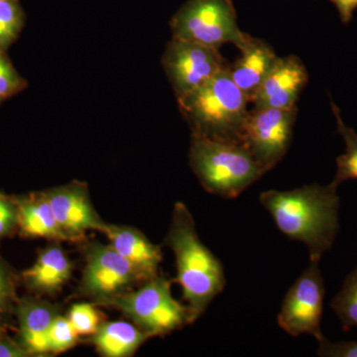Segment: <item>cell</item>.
I'll return each mask as SVG.
<instances>
[{
    "label": "cell",
    "instance_id": "cell-1",
    "mask_svg": "<svg viewBox=\"0 0 357 357\" xmlns=\"http://www.w3.org/2000/svg\"><path fill=\"white\" fill-rule=\"evenodd\" d=\"M259 199L281 232L306 244L310 261L319 262L332 249L340 229L337 188L314 184L291 191L269 190Z\"/></svg>",
    "mask_w": 357,
    "mask_h": 357
},
{
    "label": "cell",
    "instance_id": "cell-2",
    "mask_svg": "<svg viewBox=\"0 0 357 357\" xmlns=\"http://www.w3.org/2000/svg\"><path fill=\"white\" fill-rule=\"evenodd\" d=\"M165 243L175 256L176 282L197 319L225 287L222 263L202 243L192 213L183 203L174 206L172 223Z\"/></svg>",
    "mask_w": 357,
    "mask_h": 357
},
{
    "label": "cell",
    "instance_id": "cell-3",
    "mask_svg": "<svg viewBox=\"0 0 357 357\" xmlns=\"http://www.w3.org/2000/svg\"><path fill=\"white\" fill-rule=\"evenodd\" d=\"M177 100L192 135L241 143L249 100L232 81L229 68Z\"/></svg>",
    "mask_w": 357,
    "mask_h": 357
},
{
    "label": "cell",
    "instance_id": "cell-4",
    "mask_svg": "<svg viewBox=\"0 0 357 357\" xmlns=\"http://www.w3.org/2000/svg\"><path fill=\"white\" fill-rule=\"evenodd\" d=\"M190 165L204 189L225 199L241 196L265 172L243 143L192 135Z\"/></svg>",
    "mask_w": 357,
    "mask_h": 357
},
{
    "label": "cell",
    "instance_id": "cell-5",
    "mask_svg": "<svg viewBox=\"0 0 357 357\" xmlns=\"http://www.w3.org/2000/svg\"><path fill=\"white\" fill-rule=\"evenodd\" d=\"M128 317L150 337H160L196 321L187 305L173 297L171 281L157 275L134 292H122L102 303Z\"/></svg>",
    "mask_w": 357,
    "mask_h": 357
},
{
    "label": "cell",
    "instance_id": "cell-6",
    "mask_svg": "<svg viewBox=\"0 0 357 357\" xmlns=\"http://www.w3.org/2000/svg\"><path fill=\"white\" fill-rule=\"evenodd\" d=\"M172 38L220 49L225 44L241 48L248 33L239 29L231 0H188L170 21Z\"/></svg>",
    "mask_w": 357,
    "mask_h": 357
},
{
    "label": "cell",
    "instance_id": "cell-7",
    "mask_svg": "<svg viewBox=\"0 0 357 357\" xmlns=\"http://www.w3.org/2000/svg\"><path fill=\"white\" fill-rule=\"evenodd\" d=\"M297 112V107H255L248 110L241 143L265 173L272 170L287 154Z\"/></svg>",
    "mask_w": 357,
    "mask_h": 357
},
{
    "label": "cell",
    "instance_id": "cell-8",
    "mask_svg": "<svg viewBox=\"0 0 357 357\" xmlns=\"http://www.w3.org/2000/svg\"><path fill=\"white\" fill-rule=\"evenodd\" d=\"M162 67L177 100L184 98L229 68L220 50L182 40H170Z\"/></svg>",
    "mask_w": 357,
    "mask_h": 357
},
{
    "label": "cell",
    "instance_id": "cell-9",
    "mask_svg": "<svg viewBox=\"0 0 357 357\" xmlns=\"http://www.w3.org/2000/svg\"><path fill=\"white\" fill-rule=\"evenodd\" d=\"M325 284L319 262L311 261L289 289L278 314V325L292 337L310 335L323 340L321 316L325 300Z\"/></svg>",
    "mask_w": 357,
    "mask_h": 357
},
{
    "label": "cell",
    "instance_id": "cell-10",
    "mask_svg": "<svg viewBox=\"0 0 357 357\" xmlns=\"http://www.w3.org/2000/svg\"><path fill=\"white\" fill-rule=\"evenodd\" d=\"M86 258L81 291L98 305L124 292L135 282H142L137 271L109 243H91Z\"/></svg>",
    "mask_w": 357,
    "mask_h": 357
},
{
    "label": "cell",
    "instance_id": "cell-11",
    "mask_svg": "<svg viewBox=\"0 0 357 357\" xmlns=\"http://www.w3.org/2000/svg\"><path fill=\"white\" fill-rule=\"evenodd\" d=\"M43 194L70 243L81 241L88 231L102 232L105 222L93 208L86 185L73 182Z\"/></svg>",
    "mask_w": 357,
    "mask_h": 357
},
{
    "label": "cell",
    "instance_id": "cell-12",
    "mask_svg": "<svg viewBox=\"0 0 357 357\" xmlns=\"http://www.w3.org/2000/svg\"><path fill=\"white\" fill-rule=\"evenodd\" d=\"M309 82V74L297 56L279 58L251 102L255 107L290 109Z\"/></svg>",
    "mask_w": 357,
    "mask_h": 357
},
{
    "label": "cell",
    "instance_id": "cell-13",
    "mask_svg": "<svg viewBox=\"0 0 357 357\" xmlns=\"http://www.w3.org/2000/svg\"><path fill=\"white\" fill-rule=\"evenodd\" d=\"M102 232L109 245L137 271L142 282L159 275L160 263L163 259L161 248L152 243L139 230L105 223Z\"/></svg>",
    "mask_w": 357,
    "mask_h": 357
},
{
    "label": "cell",
    "instance_id": "cell-14",
    "mask_svg": "<svg viewBox=\"0 0 357 357\" xmlns=\"http://www.w3.org/2000/svg\"><path fill=\"white\" fill-rule=\"evenodd\" d=\"M239 51L241 57L229 65V73L232 81L251 102L279 57L269 45L250 35Z\"/></svg>",
    "mask_w": 357,
    "mask_h": 357
},
{
    "label": "cell",
    "instance_id": "cell-15",
    "mask_svg": "<svg viewBox=\"0 0 357 357\" xmlns=\"http://www.w3.org/2000/svg\"><path fill=\"white\" fill-rule=\"evenodd\" d=\"M72 271V261L65 251L59 245H52L39 253L34 264L23 272V277L35 291L54 294L67 283Z\"/></svg>",
    "mask_w": 357,
    "mask_h": 357
},
{
    "label": "cell",
    "instance_id": "cell-16",
    "mask_svg": "<svg viewBox=\"0 0 357 357\" xmlns=\"http://www.w3.org/2000/svg\"><path fill=\"white\" fill-rule=\"evenodd\" d=\"M58 314L56 307L46 302L28 301L21 305L18 311L21 338L23 347L30 354H50L49 333Z\"/></svg>",
    "mask_w": 357,
    "mask_h": 357
},
{
    "label": "cell",
    "instance_id": "cell-17",
    "mask_svg": "<svg viewBox=\"0 0 357 357\" xmlns=\"http://www.w3.org/2000/svg\"><path fill=\"white\" fill-rule=\"evenodd\" d=\"M150 338L134 324L124 321H105L93 335V344L105 357H128Z\"/></svg>",
    "mask_w": 357,
    "mask_h": 357
},
{
    "label": "cell",
    "instance_id": "cell-18",
    "mask_svg": "<svg viewBox=\"0 0 357 357\" xmlns=\"http://www.w3.org/2000/svg\"><path fill=\"white\" fill-rule=\"evenodd\" d=\"M16 210L17 223L26 236L55 241H70L59 225L44 194L20 202Z\"/></svg>",
    "mask_w": 357,
    "mask_h": 357
},
{
    "label": "cell",
    "instance_id": "cell-19",
    "mask_svg": "<svg viewBox=\"0 0 357 357\" xmlns=\"http://www.w3.org/2000/svg\"><path fill=\"white\" fill-rule=\"evenodd\" d=\"M333 115L337 124V133L342 136L345 142L344 154L337 158V172L331 185L337 188L347 180H357V133L354 129L345 126L340 110L331 102Z\"/></svg>",
    "mask_w": 357,
    "mask_h": 357
},
{
    "label": "cell",
    "instance_id": "cell-20",
    "mask_svg": "<svg viewBox=\"0 0 357 357\" xmlns=\"http://www.w3.org/2000/svg\"><path fill=\"white\" fill-rule=\"evenodd\" d=\"M344 332L357 328V268L347 277L342 290L331 302Z\"/></svg>",
    "mask_w": 357,
    "mask_h": 357
},
{
    "label": "cell",
    "instance_id": "cell-21",
    "mask_svg": "<svg viewBox=\"0 0 357 357\" xmlns=\"http://www.w3.org/2000/svg\"><path fill=\"white\" fill-rule=\"evenodd\" d=\"M24 23V11L18 0H0V50H8L20 37Z\"/></svg>",
    "mask_w": 357,
    "mask_h": 357
},
{
    "label": "cell",
    "instance_id": "cell-22",
    "mask_svg": "<svg viewBox=\"0 0 357 357\" xmlns=\"http://www.w3.org/2000/svg\"><path fill=\"white\" fill-rule=\"evenodd\" d=\"M67 317L79 337H93L103 323L100 312L89 303L73 305Z\"/></svg>",
    "mask_w": 357,
    "mask_h": 357
},
{
    "label": "cell",
    "instance_id": "cell-23",
    "mask_svg": "<svg viewBox=\"0 0 357 357\" xmlns=\"http://www.w3.org/2000/svg\"><path fill=\"white\" fill-rule=\"evenodd\" d=\"M79 337L68 317L58 314L52 323L49 333V352L53 354H63L77 344Z\"/></svg>",
    "mask_w": 357,
    "mask_h": 357
},
{
    "label": "cell",
    "instance_id": "cell-24",
    "mask_svg": "<svg viewBox=\"0 0 357 357\" xmlns=\"http://www.w3.org/2000/svg\"><path fill=\"white\" fill-rule=\"evenodd\" d=\"M28 86L27 81L15 69L6 51L0 50V96L8 98Z\"/></svg>",
    "mask_w": 357,
    "mask_h": 357
},
{
    "label": "cell",
    "instance_id": "cell-25",
    "mask_svg": "<svg viewBox=\"0 0 357 357\" xmlns=\"http://www.w3.org/2000/svg\"><path fill=\"white\" fill-rule=\"evenodd\" d=\"M318 356L323 357H357V342H332L319 340Z\"/></svg>",
    "mask_w": 357,
    "mask_h": 357
},
{
    "label": "cell",
    "instance_id": "cell-26",
    "mask_svg": "<svg viewBox=\"0 0 357 357\" xmlns=\"http://www.w3.org/2000/svg\"><path fill=\"white\" fill-rule=\"evenodd\" d=\"M17 222V210L0 195V236L8 234Z\"/></svg>",
    "mask_w": 357,
    "mask_h": 357
},
{
    "label": "cell",
    "instance_id": "cell-27",
    "mask_svg": "<svg viewBox=\"0 0 357 357\" xmlns=\"http://www.w3.org/2000/svg\"><path fill=\"white\" fill-rule=\"evenodd\" d=\"M330 1L337 7L342 22L344 25L349 24L357 8V0H330Z\"/></svg>",
    "mask_w": 357,
    "mask_h": 357
},
{
    "label": "cell",
    "instance_id": "cell-28",
    "mask_svg": "<svg viewBox=\"0 0 357 357\" xmlns=\"http://www.w3.org/2000/svg\"><path fill=\"white\" fill-rule=\"evenodd\" d=\"M11 298V285L6 270L0 263V314H3L8 307Z\"/></svg>",
    "mask_w": 357,
    "mask_h": 357
},
{
    "label": "cell",
    "instance_id": "cell-29",
    "mask_svg": "<svg viewBox=\"0 0 357 357\" xmlns=\"http://www.w3.org/2000/svg\"><path fill=\"white\" fill-rule=\"evenodd\" d=\"M31 356L24 347L13 344V342L0 337V357H23Z\"/></svg>",
    "mask_w": 357,
    "mask_h": 357
},
{
    "label": "cell",
    "instance_id": "cell-30",
    "mask_svg": "<svg viewBox=\"0 0 357 357\" xmlns=\"http://www.w3.org/2000/svg\"><path fill=\"white\" fill-rule=\"evenodd\" d=\"M4 100H6V98H2V96H0V105H1V102H3Z\"/></svg>",
    "mask_w": 357,
    "mask_h": 357
}]
</instances>
